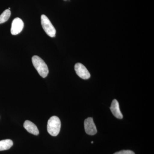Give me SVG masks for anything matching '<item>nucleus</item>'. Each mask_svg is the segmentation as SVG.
Returning a JSON list of instances; mask_svg holds the SVG:
<instances>
[{
  "mask_svg": "<svg viewBox=\"0 0 154 154\" xmlns=\"http://www.w3.org/2000/svg\"><path fill=\"white\" fill-rule=\"evenodd\" d=\"M32 63L38 73L43 78H46L49 72L48 67L44 60L38 56H33L32 58Z\"/></svg>",
  "mask_w": 154,
  "mask_h": 154,
  "instance_id": "nucleus-1",
  "label": "nucleus"
},
{
  "mask_svg": "<svg viewBox=\"0 0 154 154\" xmlns=\"http://www.w3.org/2000/svg\"><path fill=\"white\" fill-rule=\"evenodd\" d=\"M61 122L57 116H52L48 122V132L52 136H57L60 131Z\"/></svg>",
  "mask_w": 154,
  "mask_h": 154,
  "instance_id": "nucleus-2",
  "label": "nucleus"
},
{
  "mask_svg": "<svg viewBox=\"0 0 154 154\" xmlns=\"http://www.w3.org/2000/svg\"><path fill=\"white\" fill-rule=\"evenodd\" d=\"M41 21L42 26L46 34L51 37H55L56 30L48 18L45 15H42Z\"/></svg>",
  "mask_w": 154,
  "mask_h": 154,
  "instance_id": "nucleus-3",
  "label": "nucleus"
},
{
  "mask_svg": "<svg viewBox=\"0 0 154 154\" xmlns=\"http://www.w3.org/2000/svg\"><path fill=\"white\" fill-rule=\"evenodd\" d=\"M24 26V22L22 19L19 18H15L13 20L11 25V34L14 35L19 34L23 30Z\"/></svg>",
  "mask_w": 154,
  "mask_h": 154,
  "instance_id": "nucleus-4",
  "label": "nucleus"
},
{
  "mask_svg": "<svg viewBox=\"0 0 154 154\" xmlns=\"http://www.w3.org/2000/svg\"><path fill=\"white\" fill-rule=\"evenodd\" d=\"M75 70L77 75L83 79H88L91 77L90 72L82 64H76L75 66Z\"/></svg>",
  "mask_w": 154,
  "mask_h": 154,
  "instance_id": "nucleus-5",
  "label": "nucleus"
},
{
  "mask_svg": "<svg viewBox=\"0 0 154 154\" xmlns=\"http://www.w3.org/2000/svg\"><path fill=\"white\" fill-rule=\"evenodd\" d=\"M84 125L85 130L87 134L91 135L96 134L97 132V128L93 118L89 117L86 119L84 122Z\"/></svg>",
  "mask_w": 154,
  "mask_h": 154,
  "instance_id": "nucleus-6",
  "label": "nucleus"
},
{
  "mask_svg": "<svg viewBox=\"0 0 154 154\" xmlns=\"http://www.w3.org/2000/svg\"><path fill=\"white\" fill-rule=\"evenodd\" d=\"M110 110L113 115L116 118L122 119L123 118V115L119 108V104L116 99H113L110 107Z\"/></svg>",
  "mask_w": 154,
  "mask_h": 154,
  "instance_id": "nucleus-7",
  "label": "nucleus"
},
{
  "mask_svg": "<svg viewBox=\"0 0 154 154\" xmlns=\"http://www.w3.org/2000/svg\"><path fill=\"white\" fill-rule=\"evenodd\" d=\"M24 127L28 132L35 135L39 134V131L37 126L29 120H26L24 123Z\"/></svg>",
  "mask_w": 154,
  "mask_h": 154,
  "instance_id": "nucleus-8",
  "label": "nucleus"
},
{
  "mask_svg": "<svg viewBox=\"0 0 154 154\" xmlns=\"http://www.w3.org/2000/svg\"><path fill=\"white\" fill-rule=\"evenodd\" d=\"M13 144L14 143L11 140L6 139L0 141V151L9 149Z\"/></svg>",
  "mask_w": 154,
  "mask_h": 154,
  "instance_id": "nucleus-9",
  "label": "nucleus"
},
{
  "mask_svg": "<svg viewBox=\"0 0 154 154\" xmlns=\"http://www.w3.org/2000/svg\"><path fill=\"white\" fill-rule=\"evenodd\" d=\"M11 16V11L7 9L0 15V24H2L7 22Z\"/></svg>",
  "mask_w": 154,
  "mask_h": 154,
  "instance_id": "nucleus-10",
  "label": "nucleus"
},
{
  "mask_svg": "<svg viewBox=\"0 0 154 154\" xmlns=\"http://www.w3.org/2000/svg\"><path fill=\"white\" fill-rule=\"evenodd\" d=\"M113 154H135L134 152L129 150H122L120 151L116 152Z\"/></svg>",
  "mask_w": 154,
  "mask_h": 154,
  "instance_id": "nucleus-11",
  "label": "nucleus"
},
{
  "mask_svg": "<svg viewBox=\"0 0 154 154\" xmlns=\"http://www.w3.org/2000/svg\"><path fill=\"white\" fill-rule=\"evenodd\" d=\"M94 143V142H93V141H92V142H91V143Z\"/></svg>",
  "mask_w": 154,
  "mask_h": 154,
  "instance_id": "nucleus-12",
  "label": "nucleus"
}]
</instances>
